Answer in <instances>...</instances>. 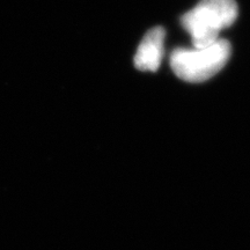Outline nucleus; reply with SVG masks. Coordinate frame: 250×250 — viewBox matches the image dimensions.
I'll return each mask as SVG.
<instances>
[{
	"instance_id": "obj_3",
	"label": "nucleus",
	"mask_w": 250,
	"mask_h": 250,
	"mask_svg": "<svg viewBox=\"0 0 250 250\" xmlns=\"http://www.w3.org/2000/svg\"><path fill=\"white\" fill-rule=\"evenodd\" d=\"M166 31L162 27H154L145 34L134 55V66L139 71L155 72L160 67L165 54Z\"/></svg>"
},
{
	"instance_id": "obj_1",
	"label": "nucleus",
	"mask_w": 250,
	"mask_h": 250,
	"mask_svg": "<svg viewBox=\"0 0 250 250\" xmlns=\"http://www.w3.org/2000/svg\"><path fill=\"white\" fill-rule=\"evenodd\" d=\"M237 18L235 0H201L182 15L181 24L190 34L195 48H206L219 40V34Z\"/></svg>"
},
{
	"instance_id": "obj_2",
	"label": "nucleus",
	"mask_w": 250,
	"mask_h": 250,
	"mask_svg": "<svg viewBox=\"0 0 250 250\" xmlns=\"http://www.w3.org/2000/svg\"><path fill=\"white\" fill-rule=\"evenodd\" d=\"M230 52V43L223 39L206 48H179L171 52L170 66L180 79L192 83H203L223 70Z\"/></svg>"
}]
</instances>
